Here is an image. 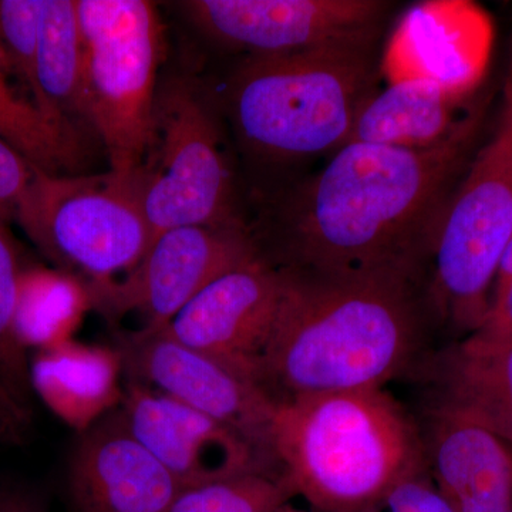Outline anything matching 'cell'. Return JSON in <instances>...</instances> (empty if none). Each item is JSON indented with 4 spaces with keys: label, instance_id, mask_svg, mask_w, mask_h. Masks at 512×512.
<instances>
[{
    "label": "cell",
    "instance_id": "cell-1",
    "mask_svg": "<svg viewBox=\"0 0 512 512\" xmlns=\"http://www.w3.org/2000/svg\"><path fill=\"white\" fill-rule=\"evenodd\" d=\"M477 120L471 117L446 143L426 150L340 147L291 202L289 241L298 262L292 269L410 282L439 228Z\"/></svg>",
    "mask_w": 512,
    "mask_h": 512
},
{
    "label": "cell",
    "instance_id": "cell-2",
    "mask_svg": "<svg viewBox=\"0 0 512 512\" xmlns=\"http://www.w3.org/2000/svg\"><path fill=\"white\" fill-rule=\"evenodd\" d=\"M284 271L258 372L259 386L275 403L382 389L409 366L420 342L409 281Z\"/></svg>",
    "mask_w": 512,
    "mask_h": 512
},
{
    "label": "cell",
    "instance_id": "cell-3",
    "mask_svg": "<svg viewBox=\"0 0 512 512\" xmlns=\"http://www.w3.org/2000/svg\"><path fill=\"white\" fill-rule=\"evenodd\" d=\"M269 447L291 494L325 512H373L397 481L423 468L416 431L382 389L276 403Z\"/></svg>",
    "mask_w": 512,
    "mask_h": 512
},
{
    "label": "cell",
    "instance_id": "cell-4",
    "mask_svg": "<svg viewBox=\"0 0 512 512\" xmlns=\"http://www.w3.org/2000/svg\"><path fill=\"white\" fill-rule=\"evenodd\" d=\"M372 43L249 56L229 83L239 140L266 161H292L345 146L375 94Z\"/></svg>",
    "mask_w": 512,
    "mask_h": 512
},
{
    "label": "cell",
    "instance_id": "cell-5",
    "mask_svg": "<svg viewBox=\"0 0 512 512\" xmlns=\"http://www.w3.org/2000/svg\"><path fill=\"white\" fill-rule=\"evenodd\" d=\"M15 220L57 268L90 288L130 274L153 241L138 170L56 175L35 167Z\"/></svg>",
    "mask_w": 512,
    "mask_h": 512
},
{
    "label": "cell",
    "instance_id": "cell-6",
    "mask_svg": "<svg viewBox=\"0 0 512 512\" xmlns=\"http://www.w3.org/2000/svg\"><path fill=\"white\" fill-rule=\"evenodd\" d=\"M83 35V120L106 148L110 170L130 174L153 137L164 30L146 0H77Z\"/></svg>",
    "mask_w": 512,
    "mask_h": 512
},
{
    "label": "cell",
    "instance_id": "cell-7",
    "mask_svg": "<svg viewBox=\"0 0 512 512\" xmlns=\"http://www.w3.org/2000/svg\"><path fill=\"white\" fill-rule=\"evenodd\" d=\"M511 239L512 62L493 136L471 161L431 241L430 295L441 318L470 335L481 328Z\"/></svg>",
    "mask_w": 512,
    "mask_h": 512
},
{
    "label": "cell",
    "instance_id": "cell-8",
    "mask_svg": "<svg viewBox=\"0 0 512 512\" xmlns=\"http://www.w3.org/2000/svg\"><path fill=\"white\" fill-rule=\"evenodd\" d=\"M138 175L153 241L188 225L241 227L220 128L190 80L158 86L153 137Z\"/></svg>",
    "mask_w": 512,
    "mask_h": 512
},
{
    "label": "cell",
    "instance_id": "cell-9",
    "mask_svg": "<svg viewBox=\"0 0 512 512\" xmlns=\"http://www.w3.org/2000/svg\"><path fill=\"white\" fill-rule=\"evenodd\" d=\"M255 255L242 227L168 229L130 274L101 288L89 286L93 305L111 319L137 313L143 319L138 330L158 332L205 286Z\"/></svg>",
    "mask_w": 512,
    "mask_h": 512
},
{
    "label": "cell",
    "instance_id": "cell-10",
    "mask_svg": "<svg viewBox=\"0 0 512 512\" xmlns=\"http://www.w3.org/2000/svg\"><path fill=\"white\" fill-rule=\"evenodd\" d=\"M185 16L205 36L249 56L373 43L389 3L377 0H188Z\"/></svg>",
    "mask_w": 512,
    "mask_h": 512
},
{
    "label": "cell",
    "instance_id": "cell-11",
    "mask_svg": "<svg viewBox=\"0 0 512 512\" xmlns=\"http://www.w3.org/2000/svg\"><path fill=\"white\" fill-rule=\"evenodd\" d=\"M128 380L147 384L237 430L264 457L276 403L259 384L221 360L185 346L164 333H121L119 346Z\"/></svg>",
    "mask_w": 512,
    "mask_h": 512
},
{
    "label": "cell",
    "instance_id": "cell-12",
    "mask_svg": "<svg viewBox=\"0 0 512 512\" xmlns=\"http://www.w3.org/2000/svg\"><path fill=\"white\" fill-rule=\"evenodd\" d=\"M285 288V271L261 255L218 276L163 329L258 383Z\"/></svg>",
    "mask_w": 512,
    "mask_h": 512
},
{
    "label": "cell",
    "instance_id": "cell-13",
    "mask_svg": "<svg viewBox=\"0 0 512 512\" xmlns=\"http://www.w3.org/2000/svg\"><path fill=\"white\" fill-rule=\"evenodd\" d=\"M117 413L183 488L269 474L247 437L147 384L128 380Z\"/></svg>",
    "mask_w": 512,
    "mask_h": 512
},
{
    "label": "cell",
    "instance_id": "cell-14",
    "mask_svg": "<svg viewBox=\"0 0 512 512\" xmlns=\"http://www.w3.org/2000/svg\"><path fill=\"white\" fill-rule=\"evenodd\" d=\"M491 49L493 26L480 6L421 3L394 30L383 72L387 83L426 80L467 99L483 79Z\"/></svg>",
    "mask_w": 512,
    "mask_h": 512
},
{
    "label": "cell",
    "instance_id": "cell-15",
    "mask_svg": "<svg viewBox=\"0 0 512 512\" xmlns=\"http://www.w3.org/2000/svg\"><path fill=\"white\" fill-rule=\"evenodd\" d=\"M69 484L79 512H165L183 490L117 410L82 433Z\"/></svg>",
    "mask_w": 512,
    "mask_h": 512
},
{
    "label": "cell",
    "instance_id": "cell-16",
    "mask_svg": "<svg viewBox=\"0 0 512 512\" xmlns=\"http://www.w3.org/2000/svg\"><path fill=\"white\" fill-rule=\"evenodd\" d=\"M431 478L457 512H505L512 501L511 444L446 407L431 413Z\"/></svg>",
    "mask_w": 512,
    "mask_h": 512
},
{
    "label": "cell",
    "instance_id": "cell-17",
    "mask_svg": "<svg viewBox=\"0 0 512 512\" xmlns=\"http://www.w3.org/2000/svg\"><path fill=\"white\" fill-rule=\"evenodd\" d=\"M123 375L119 349L74 339L37 350L30 360L33 394L80 434L119 409Z\"/></svg>",
    "mask_w": 512,
    "mask_h": 512
},
{
    "label": "cell",
    "instance_id": "cell-18",
    "mask_svg": "<svg viewBox=\"0 0 512 512\" xmlns=\"http://www.w3.org/2000/svg\"><path fill=\"white\" fill-rule=\"evenodd\" d=\"M463 97L426 80L387 83L363 104L348 143L426 150L450 140L471 117H458Z\"/></svg>",
    "mask_w": 512,
    "mask_h": 512
},
{
    "label": "cell",
    "instance_id": "cell-19",
    "mask_svg": "<svg viewBox=\"0 0 512 512\" xmlns=\"http://www.w3.org/2000/svg\"><path fill=\"white\" fill-rule=\"evenodd\" d=\"M439 402L512 446V339L474 332L448 350L439 370Z\"/></svg>",
    "mask_w": 512,
    "mask_h": 512
},
{
    "label": "cell",
    "instance_id": "cell-20",
    "mask_svg": "<svg viewBox=\"0 0 512 512\" xmlns=\"http://www.w3.org/2000/svg\"><path fill=\"white\" fill-rule=\"evenodd\" d=\"M83 35L77 0H42L37 42L40 111L64 130L83 119Z\"/></svg>",
    "mask_w": 512,
    "mask_h": 512
},
{
    "label": "cell",
    "instance_id": "cell-21",
    "mask_svg": "<svg viewBox=\"0 0 512 512\" xmlns=\"http://www.w3.org/2000/svg\"><path fill=\"white\" fill-rule=\"evenodd\" d=\"M93 295L82 278L59 268L23 266L15 306V332L26 350H42L73 340Z\"/></svg>",
    "mask_w": 512,
    "mask_h": 512
},
{
    "label": "cell",
    "instance_id": "cell-22",
    "mask_svg": "<svg viewBox=\"0 0 512 512\" xmlns=\"http://www.w3.org/2000/svg\"><path fill=\"white\" fill-rule=\"evenodd\" d=\"M8 224L0 221V439L18 443L32 423L29 352L15 332V306L23 269Z\"/></svg>",
    "mask_w": 512,
    "mask_h": 512
},
{
    "label": "cell",
    "instance_id": "cell-23",
    "mask_svg": "<svg viewBox=\"0 0 512 512\" xmlns=\"http://www.w3.org/2000/svg\"><path fill=\"white\" fill-rule=\"evenodd\" d=\"M0 136L45 173H74L83 158L77 131L56 126L20 89L0 49Z\"/></svg>",
    "mask_w": 512,
    "mask_h": 512
},
{
    "label": "cell",
    "instance_id": "cell-24",
    "mask_svg": "<svg viewBox=\"0 0 512 512\" xmlns=\"http://www.w3.org/2000/svg\"><path fill=\"white\" fill-rule=\"evenodd\" d=\"M291 498L281 478L254 473L185 487L165 512H279Z\"/></svg>",
    "mask_w": 512,
    "mask_h": 512
},
{
    "label": "cell",
    "instance_id": "cell-25",
    "mask_svg": "<svg viewBox=\"0 0 512 512\" xmlns=\"http://www.w3.org/2000/svg\"><path fill=\"white\" fill-rule=\"evenodd\" d=\"M40 9L42 0H0V49L20 89L39 111L37 42Z\"/></svg>",
    "mask_w": 512,
    "mask_h": 512
},
{
    "label": "cell",
    "instance_id": "cell-26",
    "mask_svg": "<svg viewBox=\"0 0 512 512\" xmlns=\"http://www.w3.org/2000/svg\"><path fill=\"white\" fill-rule=\"evenodd\" d=\"M373 512H457L426 471L397 481Z\"/></svg>",
    "mask_w": 512,
    "mask_h": 512
},
{
    "label": "cell",
    "instance_id": "cell-27",
    "mask_svg": "<svg viewBox=\"0 0 512 512\" xmlns=\"http://www.w3.org/2000/svg\"><path fill=\"white\" fill-rule=\"evenodd\" d=\"M33 174L35 165L0 136V221L8 224L15 220Z\"/></svg>",
    "mask_w": 512,
    "mask_h": 512
},
{
    "label": "cell",
    "instance_id": "cell-28",
    "mask_svg": "<svg viewBox=\"0 0 512 512\" xmlns=\"http://www.w3.org/2000/svg\"><path fill=\"white\" fill-rule=\"evenodd\" d=\"M476 332L512 339V239L498 264L487 316Z\"/></svg>",
    "mask_w": 512,
    "mask_h": 512
},
{
    "label": "cell",
    "instance_id": "cell-29",
    "mask_svg": "<svg viewBox=\"0 0 512 512\" xmlns=\"http://www.w3.org/2000/svg\"><path fill=\"white\" fill-rule=\"evenodd\" d=\"M0 512H49L45 503L29 488L8 487L0 490Z\"/></svg>",
    "mask_w": 512,
    "mask_h": 512
},
{
    "label": "cell",
    "instance_id": "cell-30",
    "mask_svg": "<svg viewBox=\"0 0 512 512\" xmlns=\"http://www.w3.org/2000/svg\"><path fill=\"white\" fill-rule=\"evenodd\" d=\"M279 512H325V511H319L315 510V508H308V510H303V508H296L293 507L291 503L285 504L284 507L281 508V511Z\"/></svg>",
    "mask_w": 512,
    "mask_h": 512
},
{
    "label": "cell",
    "instance_id": "cell-31",
    "mask_svg": "<svg viewBox=\"0 0 512 512\" xmlns=\"http://www.w3.org/2000/svg\"><path fill=\"white\" fill-rule=\"evenodd\" d=\"M505 512H512V501H511L510 507H508L507 511H505Z\"/></svg>",
    "mask_w": 512,
    "mask_h": 512
}]
</instances>
